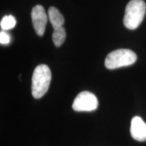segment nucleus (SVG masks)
<instances>
[{
  "mask_svg": "<svg viewBox=\"0 0 146 146\" xmlns=\"http://www.w3.org/2000/svg\"><path fill=\"white\" fill-rule=\"evenodd\" d=\"M66 31L64 28H61L54 29L52 35V39L54 45L56 47H60L63 44L66 39Z\"/></svg>",
  "mask_w": 146,
  "mask_h": 146,
  "instance_id": "nucleus-8",
  "label": "nucleus"
},
{
  "mask_svg": "<svg viewBox=\"0 0 146 146\" xmlns=\"http://www.w3.org/2000/svg\"><path fill=\"white\" fill-rule=\"evenodd\" d=\"M131 135L135 140L146 141V123L139 116H135L131 120Z\"/></svg>",
  "mask_w": 146,
  "mask_h": 146,
  "instance_id": "nucleus-6",
  "label": "nucleus"
},
{
  "mask_svg": "<svg viewBox=\"0 0 146 146\" xmlns=\"http://www.w3.org/2000/svg\"><path fill=\"white\" fill-rule=\"evenodd\" d=\"M52 73L50 68L45 64H40L35 68L32 76L31 91L33 98L39 99L46 94L48 90Z\"/></svg>",
  "mask_w": 146,
  "mask_h": 146,
  "instance_id": "nucleus-1",
  "label": "nucleus"
},
{
  "mask_svg": "<svg viewBox=\"0 0 146 146\" xmlns=\"http://www.w3.org/2000/svg\"><path fill=\"white\" fill-rule=\"evenodd\" d=\"M48 16L54 29L62 27L64 23V18L57 8L55 7H50L48 10Z\"/></svg>",
  "mask_w": 146,
  "mask_h": 146,
  "instance_id": "nucleus-7",
  "label": "nucleus"
},
{
  "mask_svg": "<svg viewBox=\"0 0 146 146\" xmlns=\"http://www.w3.org/2000/svg\"><path fill=\"white\" fill-rule=\"evenodd\" d=\"M10 37L8 33L4 31H1L0 33V43L1 44H8L10 43Z\"/></svg>",
  "mask_w": 146,
  "mask_h": 146,
  "instance_id": "nucleus-10",
  "label": "nucleus"
},
{
  "mask_svg": "<svg viewBox=\"0 0 146 146\" xmlns=\"http://www.w3.org/2000/svg\"><path fill=\"white\" fill-rule=\"evenodd\" d=\"M98 100L94 94L89 91H82L78 94L72 104V108L76 112H90L96 110Z\"/></svg>",
  "mask_w": 146,
  "mask_h": 146,
  "instance_id": "nucleus-4",
  "label": "nucleus"
},
{
  "mask_svg": "<svg viewBox=\"0 0 146 146\" xmlns=\"http://www.w3.org/2000/svg\"><path fill=\"white\" fill-rule=\"evenodd\" d=\"M16 24V21L15 18L13 16L9 15V16H5L2 19H1V29L3 30H10L14 28Z\"/></svg>",
  "mask_w": 146,
  "mask_h": 146,
  "instance_id": "nucleus-9",
  "label": "nucleus"
},
{
  "mask_svg": "<svg viewBox=\"0 0 146 146\" xmlns=\"http://www.w3.org/2000/svg\"><path fill=\"white\" fill-rule=\"evenodd\" d=\"M146 5L143 0H131L126 6L123 23L127 29L133 30L139 26L145 14Z\"/></svg>",
  "mask_w": 146,
  "mask_h": 146,
  "instance_id": "nucleus-2",
  "label": "nucleus"
},
{
  "mask_svg": "<svg viewBox=\"0 0 146 146\" xmlns=\"http://www.w3.org/2000/svg\"><path fill=\"white\" fill-rule=\"evenodd\" d=\"M31 18L36 33L40 36H43L47 22V17L41 5H36L32 9Z\"/></svg>",
  "mask_w": 146,
  "mask_h": 146,
  "instance_id": "nucleus-5",
  "label": "nucleus"
},
{
  "mask_svg": "<svg viewBox=\"0 0 146 146\" xmlns=\"http://www.w3.org/2000/svg\"><path fill=\"white\" fill-rule=\"evenodd\" d=\"M137 58L136 54L132 50L119 49L108 55L105 60V66L110 70L127 66L135 62Z\"/></svg>",
  "mask_w": 146,
  "mask_h": 146,
  "instance_id": "nucleus-3",
  "label": "nucleus"
}]
</instances>
